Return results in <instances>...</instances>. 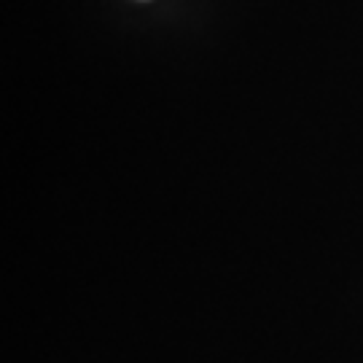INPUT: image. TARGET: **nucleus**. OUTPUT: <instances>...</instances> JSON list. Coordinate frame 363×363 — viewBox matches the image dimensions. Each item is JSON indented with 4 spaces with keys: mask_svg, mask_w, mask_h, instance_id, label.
Here are the masks:
<instances>
[]
</instances>
